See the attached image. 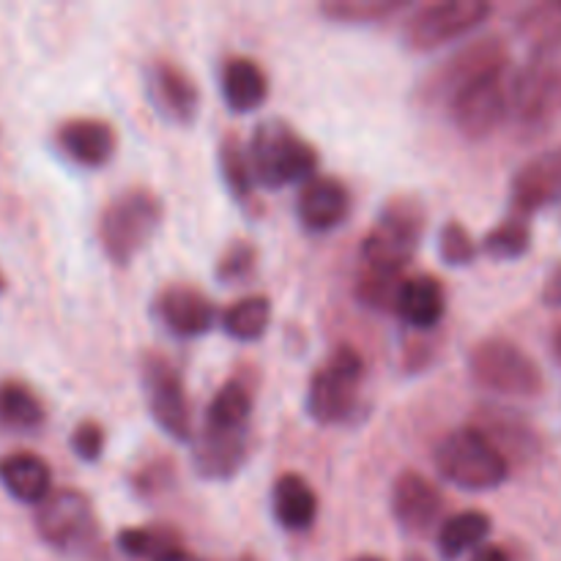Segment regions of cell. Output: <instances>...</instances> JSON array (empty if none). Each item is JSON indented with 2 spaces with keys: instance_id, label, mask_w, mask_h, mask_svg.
<instances>
[{
  "instance_id": "cb8c5ba5",
  "label": "cell",
  "mask_w": 561,
  "mask_h": 561,
  "mask_svg": "<svg viewBox=\"0 0 561 561\" xmlns=\"http://www.w3.org/2000/svg\"><path fill=\"white\" fill-rule=\"evenodd\" d=\"M272 504L274 518H277V524L288 531L310 529L318 518L316 488H312L301 474H294V471L277 477L272 491Z\"/></svg>"
},
{
  "instance_id": "f546056e",
  "label": "cell",
  "mask_w": 561,
  "mask_h": 561,
  "mask_svg": "<svg viewBox=\"0 0 561 561\" xmlns=\"http://www.w3.org/2000/svg\"><path fill=\"white\" fill-rule=\"evenodd\" d=\"M480 250L493 261H518L531 250V222L520 214L510 211L507 219L488 230Z\"/></svg>"
},
{
  "instance_id": "ffe728a7",
  "label": "cell",
  "mask_w": 561,
  "mask_h": 561,
  "mask_svg": "<svg viewBox=\"0 0 561 561\" xmlns=\"http://www.w3.org/2000/svg\"><path fill=\"white\" fill-rule=\"evenodd\" d=\"M55 142L60 151L80 168H104L118 148V135L113 124L91 115L69 118L55 129Z\"/></svg>"
},
{
  "instance_id": "d6986e66",
  "label": "cell",
  "mask_w": 561,
  "mask_h": 561,
  "mask_svg": "<svg viewBox=\"0 0 561 561\" xmlns=\"http://www.w3.org/2000/svg\"><path fill=\"white\" fill-rule=\"evenodd\" d=\"M148 96L159 113L175 124H192L201 107L197 82L173 60H153L148 66Z\"/></svg>"
},
{
  "instance_id": "ee69618b",
  "label": "cell",
  "mask_w": 561,
  "mask_h": 561,
  "mask_svg": "<svg viewBox=\"0 0 561 561\" xmlns=\"http://www.w3.org/2000/svg\"><path fill=\"white\" fill-rule=\"evenodd\" d=\"M5 290V277H3V272H0V294H3Z\"/></svg>"
},
{
  "instance_id": "ac0fdd59",
  "label": "cell",
  "mask_w": 561,
  "mask_h": 561,
  "mask_svg": "<svg viewBox=\"0 0 561 561\" xmlns=\"http://www.w3.org/2000/svg\"><path fill=\"white\" fill-rule=\"evenodd\" d=\"M351 211L348 186L334 175H312L296 197V214L310 233H329L340 228Z\"/></svg>"
},
{
  "instance_id": "e0dca14e",
  "label": "cell",
  "mask_w": 561,
  "mask_h": 561,
  "mask_svg": "<svg viewBox=\"0 0 561 561\" xmlns=\"http://www.w3.org/2000/svg\"><path fill=\"white\" fill-rule=\"evenodd\" d=\"M471 427L482 433L499 453L507 458V463H524L540 453V436L535 427L513 409H502V405H482L477 411V420Z\"/></svg>"
},
{
  "instance_id": "ba28073f",
  "label": "cell",
  "mask_w": 561,
  "mask_h": 561,
  "mask_svg": "<svg viewBox=\"0 0 561 561\" xmlns=\"http://www.w3.org/2000/svg\"><path fill=\"white\" fill-rule=\"evenodd\" d=\"M510 49L499 36H482L455 49L436 71L425 77L420 85V99L425 102H453L466 88L477 85L491 77L507 75Z\"/></svg>"
},
{
  "instance_id": "277c9868",
  "label": "cell",
  "mask_w": 561,
  "mask_h": 561,
  "mask_svg": "<svg viewBox=\"0 0 561 561\" xmlns=\"http://www.w3.org/2000/svg\"><path fill=\"white\" fill-rule=\"evenodd\" d=\"M162 201L151 190L131 186L115 195L99 217V241L104 255L118 266L135 261L162 225Z\"/></svg>"
},
{
  "instance_id": "52a82bcc",
  "label": "cell",
  "mask_w": 561,
  "mask_h": 561,
  "mask_svg": "<svg viewBox=\"0 0 561 561\" xmlns=\"http://www.w3.org/2000/svg\"><path fill=\"white\" fill-rule=\"evenodd\" d=\"M469 373L482 389L507 398H537L546 387L540 365L507 337H485L471 348Z\"/></svg>"
},
{
  "instance_id": "7bdbcfd3",
  "label": "cell",
  "mask_w": 561,
  "mask_h": 561,
  "mask_svg": "<svg viewBox=\"0 0 561 561\" xmlns=\"http://www.w3.org/2000/svg\"><path fill=\"white\" fill-rule=\"evenodd\" d=\"M403 561H427V559L420 557V553H409V557H405Z\"/></svg>"
},
{
  "instance_id": "8fae6325",
  "label": "cell",
  "mask_w": 561,
  "mask_h": 561,
  "mask_svg": "<svg viewBox=\"0 0 561 561\" xmlns=\"http://www.w3.org/2000/svg\"><path fill=\"white\" fill-rule=\"evenodd\" d=\"M140 378L142 389H146L148 411H151L159 431H164L175 442H190L195 436L190 398H186L184 378L175 370L173 362L164 359L157 351H148L140 362Z\"/></svg>"
},
{
  "instance_id": "9a60e30c",
  "label": "cell",
  "mask_w": 561,
  "mask_h": 561,
  "mask_svg": "<svg viewBox=\"0 0 561 561\" xmlns=\"http://www.w3.org/2000/svg\"><path fill=\"white\" fill-rule=\"evenodd\" d=\"M153 312L164 323L170 334L181 340L203 337L217 323V307L203 294L201 288L192 285H168L153 301Z\"/></svg>"
},
{
  "instance_id": "e575fe53",
  "label": "cell",
  "mask_w": 561,
  "mask_h": 561,
  "mask_svg": "<svg viewBox=\"0 0 561 561\" xmlns=\"http://www.w3.org/2000/svg\"><path fill=\"white\" fill-rule=\"evenodd\" d=\"M438 252H442V261L447 266H469L480 255V247H477L474 236L463 222L449 219L442 233H438Z\"/></svg>"
},
{
  "instance_id": "2e32d148",
  "label": "cell",
  "mask_w": 561,
  "mask_h": 561,
  "mask_svg": "<svg viewBox=\"0 0 561 561\" xmlns=\"http://www.w3.org/2000/svg\"><path fill=\"white\" fill-rule=\"evenodd\" d=\"M250 455V431L203 425L192 438V466L203 480H230Z\"/></svg>"
},
{
  "instance_id": "f1b7e54d",
  "label": "cell",
  "mask_w": 561,
  "mask_h": 561,
  "mask_svg": "<svg viewBox=\"0 0 561 561\" xmlns=\"http://www.w3.org/2000/svg\"><path fill=\"white\" fill-rule=\"evenodd\" d=\"M219 170H222L225 184H228L230 195H233L236 201H252L257 181L255 170H252L250 148L241 142V137H222V142H219Z\"/></svg>"
},
{
  "instance_id": "f6af8a7d",
  "label": "cell",
  "mask_w": 561,
  "mask_h": 561,
  "mask_svg": "<svg viewBox=\"0 0 561 561\" xmlns=\"http://www.w3.org/2000/svg\"><path fill=\"white\" fill-rule=\"evenodd\" d=\"M241 561H257V559H255V557H244Z\"/></svg>"
},
{
  "instance_id": "7a4b0ae2",
  "label": "cell",
  "mask_w": 561,
  "mask_h": 561,
  "mask_svg": "<svg viewBox=\"0 0 561 561\" xmlns=\"http://www.w3.org/2000/svg\"><path fill=\"white\" fill-rule=\"evenodd\" d=\"M425 225L427 211L420 197H389L373 230L362 241V266L378 268V272L405 274L409 263L414 261L416 250H420Z\"/></svg>"
},
{
  "instance_id": "8992f818",
  "label": "cell",
  "mask_w": 561,
  "mask_h": 561,
  "mask_svg": "<svg viewBox=\"0 0 561 561\" xmlns=\"http://www.w3.org/2000/svg\"><path fill=\"white\" fill-rule=\"evenodd\" d=\"M561 110V33L531 44L513 77V115L526 129H540Z\"/></svg>"
},
{
  "instance_id": "9c48e42d",
  "label": "cell",
  "mask_w": 561,
  "mask_h": 561,
  "mask_svg": "<svg viewBox=\"0 0 561 561\" xmlns=\"http://www.w3.org/2000/svg\"><path fill=\"white\" fill-rule=\"evenodd\" d=\"M365 359L359 351L343 348L334 351L312 376L307 389V414L318 425H343L354 416L359 405L362 383H365Z\"/></svg>"
},
{
  "instance_id": "1f68e13d",
  "label": "cell",
  "mask_w": 561,
  "mask_h": 561,
  "mask_svg": "<svg viewBox=\"0 0 561 561\" xmlns=\"http://www.w3.org/2000/svg\"><path fill=\"white\" fill-rule=\"evenodd\" d=\"M403 283L405 274L378 272V268L362 266L359 277H356V299H359L367 310L394 312Z\"/></svg>"
},
{
  "instance_id": "4fadbf2b",
  "label": "cell",
  "mask_w": 561,
  "mask_h": 561,
  "mask_svg": "<svg viewBox=\"0 0 561 561\" xmlns=\"http://www.w3.org/2000/svg\"><path fill=\"white\" fill-rule=\"evenodd\" d=\"M392 515L405 535H433L444 524V493L422 471H403L392 482Z\"/></svg>"
},
{
  "instance_id": "7c38bea8",
  "label": "cell",
  "mask_w": 561,
  "mask_h": 561,
  "mask_svg": "<svg viewBox=\"0 0 561 561\" xmlns=\"http://www.w3.org/2000/svg\"><path fill=\"white\" fill-rule=\"evenodd\" d=\"M510 113H513V80H507V75L477 82L449 102V118L469 140L491 137Z\"/></svg>"
},
{
  "instance_id": "484cf974",
  "label": "cell",
  "mask_w": 561,
  "mask_h": 561,
  "mask_svg": "<svg viewBox=\"0 0 561 561\" xmlns=\"http://www.w3.org/2000/svg\"><path fill=\"white\" fill-rule=\"evenodd\" d=\"M44 420H47V409L31 383L20 381V378L0 381V427L14 433H31L38 431Z\"/></svg>"
},
{
  "instance_id": "4316f807",
  "label": "cell",
  "mask_w": 561,
  "mask_h": 561,
  "mask_svg": "<svg viewBox=\"0 0 561 561\" xmlns=\"http://www.w3.org/2000/svg\"><path fill=\"white\" fill-rule=\"evenodd\" d=\"M252 409H255L252 387L244 378L236 376L217 389V394H214L206 409L203 425L225 427V431H250Z\"/></svg>"
},
{
  "instance_id": "836d02e7",
  "label": "cell",
  "mask_w": 561,
  "mask_h": 561,
  "mask_svg": "<svg viewBox=\"0 0 561 561\" xmlns=\"http://www.w3.org/2000/svg\"><path fill=\"white\" fill-rule=\"evenodd\" d=\"M255 266H257L255 244L247 239H236L233 244L219 255L214 274H217V279L222 285H236L250 279L252 274H255Z\"/></svg>"
},
{
  "instance_id": "3957f363",
  "label": "cell",
  "mask_w": 561,
  "mask_h": 561,
  "mask_svg": "<svg viewBox=\"0 0 561 561\" xmlns=\"http://www.w3.org/2000/svg\"><path fill=\"white\" fill-rule=\"evenodd\" d=\"M33 524L53 551L85 561H104L99 520L85 493L58 488L38 504Z\"/></svg>"
},
{
  "instance_id": "f35d334b",
  "label": "cell",
  "mask_w": 561,
  "mask_h": 561,
  "mask_svg": "<svg viewBox=\"0 0 561 561\" xmlns=\"http://www.w3.org/2000/svg\"><path fill=\"white\" fill-rule=\"evenodd\" d=\"M469 561H510V553L504 551L502 546L485 542V546H480L474 553H471Z\"/></svg>"
},
{
  "instance_id": "603a6c76",
  "label": "cell",
  "mask_w": 561,
  "mask_h": 561,
  "mask_svg": "<svg viewBox=\"0 0 561 561\" xmlns=\"http://www.w3.org/2000/svg\"><path fill=\"white\" fill-rule=\"evenodd\" d=\"M219 85H222V96L230 110L236 113H252V110L263 107L268 99V77L257 60L236 55L222 64L219 71Z\"/></svg>"
},
{
  "instance_id": "d4e9b609",
  "label": "cell",
  "mask_w": 561,
  "mask_h": 561,
  "mask_svg": "<svg viewBox=\"0 0 561 561\" xmlns=\"http://www.w3.org/2000/svg\"><path fill=\"white\" fill-rule=\"evenodd\" d=\"M491 526V515L482 510H463V513L449 515L436 531L438 557L444 561H458L466 553H474L477 548L485 546Z\"/></svg>"
},
{
  "instance_id": "4dcf8cb0",
  "label": "cell",
  "mask_w": 561,
  "mask_h": 561,
  "mask_svg": "<svg viewBox=\"0 0 561 561\" xmlns=\"http://www.w3.org/2000/svg\"><path fill=\"white\" fill-rule=\"evenodd\" d=\"M409 9V0H329L321 14L340 25H373Z\"/></svg>"
},
{
  "instance_id": "6da1fadb",
  "label": "cell",
  "mask_w": 561,
  "mask_h": 561,
  "mask_svg": "<svg viewBox=\"0 0 561 561\" xmlns=\"http://www.w3.org/2000/svg\"><path fill=\"white\" fill-rule=\"evenodd\" d=\"M250 159L255 181L266 190L305 184L312 175H318V164H321L316 146L283 118H268L255 126L250 140Z\"/></svg>"
},
{
  "instance_id": "d6a6232c",
  "label": "cell",
  "mask_w": 561,
  "mask_h": 561,
  "mask_svg": "<svg viewBox=\"0 0 561 561\" xmlns=\"http://www.w3.org/2000/svg\"><path fill=\"white\" fill-rule=\"evenodd\" d=\"M118 548L135 559L157 561L162 553L181 548L175 529L168 526H151V529H124L118 531Z\"/></svg>"
},
{
  "instance_id": "83f0119b",
  "label": "cell",
  "mask_w": 561,
  "mask_h": 561,
  "mask_svg": "<svg viewBox=\"0 0 561 561\" xmlns=\"http://www.w3.org/2000/svg\"><path fill=\"white\" fill-rule=\"evenodd\" d=\"M272 323V301L266 296H244L236 305H230L222 316V329L233 340L241 343H255L268 332Z\"/></svg>"
},
{
  "instance_id": "5b68a950",
  "label": "cell",
  "mask_w": 561,
  "mask_h": 561,
  "mask_svg": "<svg viewBox=\"0 0 561 561\" xmlns=\"http://www.w3.org/2000/svg\"><path fill=\"white\" fill-rule=\"evenodd\" d=\"M433 463L444 480L474 493L499 488L513 469L507 458L471 425L447 433L433 449Z\"/></svg>"
},
{
  "instance_id": "44dd1931",
  "label": "cell",
  "mask_w": 561,
  "mask_h": 561,
  "mask_svg": "<svg viewBox=\"0 0 561 561\" xmlns=\"http://www.w3.org/2000/svg\"><path fill=\"white\" fill-rule=\"evenodd\" d=\"M0 485L16 502L38 507L55 491L53 469L42 455L31 449H16L0 458Z\"/></svg>"
},
{
  "instance_id": "8d00e7d4",
  "label": "cell",
  "mask_w": 561,
  "mask_h": 561,
  "mask_svg": "<svg viewBox=\"0 0 561 561\" xmlns=\"http://www.w3.org/2000/svg\"><path fill=\"white\" fill-rule=\"evenodd\" d=\"M170 482H173V469L164 460H153L135 474V491L140 496H157Z\"/></svg>"
},
{
  "instance_id": "d590c367",
  "label": "cell",
  "mask_w": 561,
  "mask_h": 561,
  "mask_svg": "<svg viewBox=\"0 0 561 561\" xmlns=\"http://www.w3.org/2000/svg\"><path fill=\"white\" fill-rule=\"evenodd\" d=\"M71 449L85 463H96L104 453V427L96 420H85L71 433Z\"/></svg>"
},
{
  "instance_id": "74e56055",
  "label": "cell",
  "mask_w": 561,
  "mask_h": 561,
  "mask_svg": "<svg viewBox=\"0 0 561 561\" xmlns=\"http://www.w3.org/2000/svg\"><path fill=\"white\" fill-rule=\"evenodd\" d=\"M542 301L548 307H561V263L548 274L546 285H542Z\"/></svg>"
},
{
  "instance_id": "ab89813d",
  "label": "cell",
  "mask_w": 561,
  "mask_h": 561,
  "mask_svg": "<svg viewBox=\"0 0 561 561\" xmlns=\"http://www.w3.org/2000/svg\"><path fill=\"white\" fill-rule=\"evenodd\" d=\"M157 561H201L197 557H192L190 551H184V548H175V551H168L162 553Z\"/></svg>"
},
{
  "instance_id": "b9f144b4",
  "label": "cell",
  "mask_w": 561,
  "mask_h": 561,
  "mask_svg": "<svg viewBox=\"0 0 561 561\" xmlns=\"http://www.w3.org/2000/svg\"><path fill=\"white\" fill-rule=\"evenodd\" d=\"M351 561H383L381 557H370V553H365V557H354Z\"/></svg>"
},
{
  "instance_id": "5bb4252c",
  "label": "cell",
  "mask_w": 561,
  "mask_h": 561,
  "mask_svg": "<svg viewBox=\"0 0 561 561\" xmlns=\"http://www.w3.org/2000/svg\"><path fill=\"white\" fill-rule=\"evenodd\" d=\"M561 203V146L537 153L518 168L510 184V211L529 219Z\"/></svg>"
},
{
  "instance_id": "7402d4cb",
  "label": "cell",
  "mask_w": 561,
  "mask_h": 561,
  "mask_svg": "<svg viewBox=\"0 0 561 561\" xmlns=\"http://www.w3.org/2000/svg\"><path fill=\"white\" fill-rule=\"evenodd\" d=\"M444 312H447V290H444L442 279L433 274L405 277L398 305H394V316L405 327L416 329V332H431L442 323Z\"/></svg>"
},
{
  "instance_id": "60d3db41",
  "label": "cell",
  "mask_w": 561,
  "mask_h": 561,
  "mask_svg": "<svg viewBox=\"0 0 561 561\" xmlns=\"http://www.w3.org/2000/svg\"><path fill=\"white\" fill-rule=\"evenodd\" d=\"M553 356H557L561 365V327L557 329V334H553Z\"/></svg>"
},
{
  "instance_id": "30bf717a",
  "label": "cell",
  "mask_w": 561,
  "mask_h": 561,
  "mask_svg": "<svg viewBox=\"0 0 561 561\" xmlns=\"http://www.w3.org/2000/svg\"><path fill=\"white\" fill-rule=\"evenodd\" d=\"M493 5L485 0H438L411 11L400 27V42L411 53H433L444 44L463 38L491 16Z\"/></svg>"
}]
</instances>
